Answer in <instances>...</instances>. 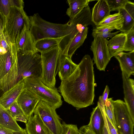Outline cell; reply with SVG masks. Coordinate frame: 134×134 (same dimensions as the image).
Masks as SVG:
<instances>
[{
    "mask_svg": "<svg viewBox=\"0 0 134 134\" xmlns=\"http://www.w3.org/2000/svg\"><path fill=\"white\" fill-rule=\"evenodd\" d=\"M93 60L84 55L73 73L61 81L59 91L64 100L78 110L92 105L95 85Z\"/></svg>",
    "mask_w": 134,
    "mask_h": 134,
    "instance_id": "1",
    "label": "cell"
},
{
    "mask_svg": "<svg viewBox=\"0 0 134 134\" xmlns=\"http://www.w3.org/2000/svg\"><path fill=\"white\" fill-rule=\"evenodd\" d=\"M24 3L11 7L9 13L2 23L5 40L10 48L12 59L17 58L15 43L25 24L30 26V20L24 9Z\"/></svg>",
    "mask_w": 134,
    "mask_h": 134,
    "instance_id": "2",
    "label": "cell"
},
{
    "mask_svg": "<svg viewBox=\"0 0 134 134\" xmlns=\"http://www.w3.org/2000/svg\"><path fill=\"white\" fill-rule=\"evenodd\" d=\"M29 18L30 30L35 41L47 38H63L72 32L74 28L70 20L64 24L52 23L43 19L38 13Z\"/></svg>",
    "mask_w": 134,
    "mask_h": 134,
    "instance_id": "3",
    "label": "cell"
},
{
    "mask_svg": "<svg viewBox=\"0 0 134 134\" xmlns=\"http://www.w3.org/2000/svg\"><path fill=\"white\" fill-rule=\"evenodd\" d=\"M24 81L25 88L56 109L62 105L61 96L57 88L52 89L44 84L38 77H28Z\"/></svg>",
    "mask_w": 134,
    "mask_h": 134,
    "instance_id": "4",
    "label": "cell"
},
{
    "mask_svg": "<svg viewBox=\"0 0 134 134\" xmlns=\"http://www.w3.org/2000/svg\"><path fill=\"white\" fill-rule=\"evenodd\" d=\"M17 82L28 77H38L42 73L41 55L37 53L18 52Z\"/></svg>",
    "mask_w": 134,
    "mask_h": 134,
    "instance_id": "5",
    "label": "cell"
},
{
    "mask_svg": "<svg viewBox=\"0 0 134 134\" xmlns=\"http://www.w3.org/2000/svg\"><path fill=\"white\" fill-rule=\"evenodd\" d=\"M57 46L41 53L42 73L40 79L45 85L52 89L56 88L55 76L58 60L61 53Z\"/></svg>",
    "mask_w": 134,
    "mask_h": 134,
    "instance_id": "6",
    "label": "cell"
},
{
    "mask_svg": "<svg viewBox=\"0 0 134 134\" xmlns=\"http://www.w3.org/2000/svg\"><path fill=\"white\" fill-rule=\"evenodd\" d=\"M55 110L45 102L40 100L36 106L33 113L40 117L53 134H62L63 125Z\"/></svg>",
    "mask_w": 134,
    "mask_h": 134,
    "instance_id": "7",
    "label": "cell"
},
{
    "mask_svg": "<svg viewBox=\"0 0 134 134\" xmlns=\"http://www.w3.org/2000/svg\"><path fill=\"white\" fill-rule=\"evenodd\" d=\"M114 108L116 129L119 134H133L134 122L129 113L126 105L122 100H112Z\"/></svg>",
    "mask_w": 134,
    "mask_h": 134,
    "instance_id": "8",
    "label": "cell"
},
{
    "mask_svg": "<svg viewBox=\"0 0 134 134\" xmlns=\"http://www.w3.org/2000/svg\"><path fill=\"white\" fill-rule=\"evenodd\" d=\"M108 42L107 39L95 37L91 43L90 49L93 53V59L99 71H105L111 58L108 47Z\"/></svg>",
    "mask_w": 134,
    "mask_h": 134,
    "instance_id": "9",
    "label": "cell"
},
{
    "mask_svg": "<svg viewBox=\"0 0 134 134\" xmlns=\"http://www.w3.org/2000/svg\"><path fill=\"white\" fill-rule=\"evenodd\" d=\"M35 40L30 30V26L25 24L15 43L18 52L21 53H37L35 46Z\"/></svg>",
    "mask_w": 134,
    "mask_h": 134,
    "instance_id": "10",
    "label": "cell"
},
{
    "mask_svg": "<svg viewBox=\"0 0 134 134\" xmlns=\"http://www.w3.org/2000/svg\"><path fill=\"white\" fill-rule=\"evenodd\" d=\"M40 99L30 91L25 88L17 99V103L28 120L33 113Z\"/></svg>",
    "mask_w": 134,
    "mask_h": 134,
    "instance_id": "11",
    "label": "cell"
},
{
    "mask_svg": "<svg viewBox=\"0 0 134 134\" xmlns=\"http://www.w3.org/2000/svg\"><path fill=\"white\" fill-rule=\"evenodd\" d=\"M124 99L129 113L134 122V80L122 72Z\"/></svg>",
    "mask_w": 134,
    "mask_h": 134,
    "instance_id": "12",
    "label": "cell"
},
{
    "mask_svg": "<svg viewBox=\"0 0 134 134\" xmlns=\"http://www.w3.org/2000/svg\"><path fill=\"white\" fill-rule=\"evenodd\" d=\"M78 64L74 63L71 59L61 52L58 60L57 74L58 73L60 79L62 81L70 76L74 72Z\"/></svg>",
    "mask_w": 134,
    "mask_h": 134,
    "instance_id": "13",
    "label": "cell"
},
{
    "mask_svg": "<svg viewBox=\"0 0 134 134\" xmlns=\"http://www.w3.org/2000/svg\"><path fill=\"white\" fill-rule=\"evenodd\" d=\"M24 80L18 82L0 97V103L6 109L15 100L25 89Z\"/></svg>",
    "mask_w": 134,
    "mask_h": 134,
    "instance_id": "14",
    "label": "cell"
},
{
    "mask_svg": "<svg viewBox=\"0 0 134 134\" xmlns=\"http://www.w3.org/2000/svg\"><path fill=\"white\" fill-rule=\"evenodd\" d=\"M110 10L107 0H99L92 9L91 13L92 23L96 26L110 15Z\"/></svg>",
    "mask_w": 134,
    "mask_h": 134,
    "instance_id": "15",
    "label": "cell"
},
{
    "mask_svg": "<svg viewBox=\"0 0 134 134\" xmlns=\"http://www.w3.org/2000/svg\"><path fill=\"white\" fill-rule=\"evenodd\" d=\"M122 16L124 22L120 31L127 34L134 27V3L129 1L118 11Z\"/></svg>",
    "mask_w": 134,
    "mask_h": 134,
    "instance_id": "16",
    "label": "cell"
},
{
    "mask_svg": "<svg viewBox=\"0 0 134 134\" xmlns=\"http://www.w3.org/2000/svg\"><path fill=\"white\" fill-rule=\"evenodd\" d=\"M115 57L118 61L122 72L130 77L134 74V51L126 53L122 52Z\"/></svg>",
    "mask_w": 134,
    "mask_h": 134,
    "instance_id": "17",
    "label": "cell"
},
{
    "mask_svg": "<svg viewBox=\"0 0 134 134\" xmlns=\"http://www.w3.org/2000/svg\"><path fill=\"white\" fill-rule=\"evenodd\" d=\"M88 28L85 27L80 30L73 37L67 47L61 54L67 55L70 58L76 50L82 46L87 37Z\"/></svg>",
    "mask_w": 134,
    "mask_h": 134,
    "instance_id": "18",
    "label": "cell"
},
{
    "mask_svg": "<svg viewBox=\"0 0 134 134\" xmlns=\"http://www.w3.org/2000/svg\"><path fill=\"white\" fill-rule=\"evenodd\" d=\"M13 64L8 72L0 80V97L17 82L18 63Z\"/></svg>",
    "mask_w": 134,
    "mask_h": 134,
    "instance_id": "19",
    "label": "cell"
},
{
    "mask_svg": "<svg viewBox=\"0 0 134 134\" xmlns=\"http://www.w3.org/2000/svg\"><path fill=\"white\" fill-rule=\"evenodd\" d=\"M25 124L28 134H49V130L37 115H32Z\"/></svg>",
    "mask_w": 134,
    "mask_h": 134,
    "instance_id": "20",
    "label": "cell"
},
{
    "mask_svg": "<svg viewBox=\"0 0 134 134\" xmlns=\"http://www.w3.org/2000/svg\"><path fill=\"white\" fill-rule=\"evenodd\" d=\"M126 39V34L121 32L108 41V47L111 58L123 52Z\"/></svg>",
    "mask_w": 134,
    "mask_h": 134,
    "instance_id": "21",
    "label": "cell"
},
{
    "mask_svg": "<svg viewBox=\"0 0 134 134\" xmlns=\"http://www.w3.org/2000/svg\"><path fill=\"white\" fill-rule=\"evenodd\" d=\"M104 122L101 110L98 105L93 108L88 124L96 134H102Z\"/></svg>",
    "mask_w": 134,
    "mask_h": 134,
    "instance_id": "22",
    "label": "cell"
},
{
    "mask_svg": "<svg viewBox=\"0 0 134 134\" xmlns=\"http://www.w3.org/2000/svg\"><path fill=\"white\" fill-rule=\"evenodd\" d=\"M0 125L12 131L21 130L20 127L7 109L0 103Z\"/></svg>",
    "mask_w": 134,
    "mask_h": 134,
    "instance_id": "23",
    "label": "cell"
},
{
    "mask_svg": "<svg viewBox=\"0 0 134 134\" xmlns=\"http://www.w3.org/2000/svg\"><path fill=\"white\" fill-rule=\"evenodd\" d=\"M94 0H68L69 8L66 12L67 15L72 20L82 10L88 5L89 3Z\"/></svg>",
    "mask_w": 134,
    "mask_h": 134,
    "instance_id": "24",
    "label": "cell"
},
{
    "mask_svg": "<svg viewBox=\"0 0 134 134\" xmlns=\"http://www.w3.org/2000/svg\"><path fill=\"white\" fill-rule=\"evenodd\" d=\"M63 38H47L38 40L35 41V48L40 53L47 51L58 46Z\"/></svg>",
    "mask_w": 134,
    "mask_h": 134,
    "instance_id": "25",
    "label": "cell"
},
{
    "mask_svg": "<svg viewBox=\"0 0 134 134\" xmlns=\"http://www.w3.org/2000/svg\"><path fill=\"white\" fill-rule=\"evenodd\" d=\"M124 20L121 15L119 12L110 15L99 24L98 27H112L120 31L122 28Z\"/></svg>",
    "mask_w": 134,
    "mask_h": 134,
    "instance_id": "26",
    "label": "cell"
},
{
    "mask_svg": "<svg viewBox=\"0 0 134 134\" xmlns=\"http://www.w3.org/2000/svg\"><path fill=\"white\" fill-rule=\"evenodd\" d=\"M12 65L10 51L4 54H0V80L9 71Z\"/></svg>",
    "mask_w": 134,
    "mask_h": 134,
    "instance_id": "27",
    "label": "cell"
},
{
    "mask_svg": "<svg viewBox=\"0 0 134 134\" xmlns=\"http://www.w3.org/2000/svg\"><path fill=\"white\" fill-rule=\"evenodd\" d=\"M24 2L22 0H0V18L2 23L4 22L8 14L11 7L18 6Z\"/></svg>",
    "mask_w": 134,
    "mask_h": 134,
    "instance_id": "28",
    "label": "cell"
},
{
    "mask_svg": "<svg viewBox=\"0 0 134 134\" xmlns=\"http://www.w3.org/2000/svg\"><path fill=\"white\" fill-rule=\"evenodd\" d=\"M7 109L16 121H21L25 123L27 122L26 117L19 106L17 100L14 101Z\"/></svg>",
    "mask_w": 134,
    "mask_h": 134,
    "instance_id": "29",
    "label": "cell"
},
{
    "mask_svg": "<svg viewBox=\"0 0 134 134\" xmlns=\"http://www.w3.org/2000/svg\"><path fill=\"white\" fill-rule=\"evenodd\" d=\"M112 98H108L105 105V114L114 126L116 129L115 118L114 108L112 103Z\"/></svg>",
    "mask_w": 134,
    "mask_h": 134,
    "instance_id": "30",
    "label": "cell"
},
{
    "mask_svg": "<svg viewBox=\"0 0 134 134\" xmlns=\"http://www.w3.org/2000/svg\"><path fill=\"white\" fill-rule=\"evenodd\" d=\"M126 34V39L123 51H134V27Z\"/></svg>",
    "mask_w": 134,
    "mask_h": 134,
    "instance_id": "31",
    "label": "cell"
},
{
    "mask_svg": "<svg viewBox=\"0 0 134 134\" xmlns=\"http://www.w3.org/2000/svg\"><path fill=\"white\" fill-rule=\"evenodd\" d=\"M111 11H118L124 8L129 1L128 0H107Z\"/></svg>",
    "mask_w": 134,
    "mask_h": 134,
    "instance_id": "32",
    "label": "cell"
},
{
    "mask_svg": "<svg viewBox=\"0 0 134 134\" xmlns=\"http://www.w3.org/2000/svg\"><path fill=\"white\" fill-rule=\"evenodd\" d=\"M62 123L63 127L62 134H79V129L76 125L67 124L64 121Z\"/></svg>",
    "mask_w": 134,
    "mask_h": 134,
    "instance_id": "33",
    "label": "cell"
},
{
    "mask_svg": "<svg viewBox=\"0 0 134 134\" xmlns=\"http://www.w3.org/2000/svg\"><path fill=\"white\" fill-rule=\"evenodd\" d=\"M120 31L119 30L113 32H107L92 33V35L93 38L95 37H99L107 39L108 37L111 38L115 35L118 34Z\"/></svg>",
    "mask_w": 134,
    "mask_h": 134,
    "instance_id": "34",
    "label": "cell"
},
{
    "mask_svg": "<svg viewBox=\"0 0 134 134\" xmlns=\"http://www.w3.org/2000/svg\"><path fill=\"white\" fill-rule=\"evenodd\" d=\"M79 134H96L88 125H83L79 129Z\"/></svg>",
    "mask_w": 134,
    "mask_h": 134,
    "instance_id": "35",
    "label": "cell"
},
{
    "mask_svg": "<svg viewBox=\"0 0 134 134\" xmlns=\"http://www.w3.org/2000/svg\"><path fill=\"white\" fill-rule=\"evenodd\" d=\"M115 29L112 27H96L92 30V33L111 32Z\"/></svg>",
    "mask_w": 134,
    "mask_h": 134,
    "instance_id": "36",
    "label": "cell"
},
{
    "mask_svg": "<svg viewBox=\"0 0 134 134\" xmlns=\"http://www.w3.org/2000/svg\"><path fill=\"white\" fill-rule=\"evenodd\" d=\"M100 108L101 110L103 116L104 122L102 134H110L106 118L105 108Z\"/></svg>",
    "mask_w": 134,
    "mask_h": 134,
    "instance_id": "37",
    "label": "cell"
},
{
    "mask_svg": "<svg viewBox=\"0 0 134 134\" xmlns=\"http://www.w3.org/2000/svg\"><path fill=\"white\" fill-rule=\"evenodd\" d=\"M0 134H13L12 131L0 125Z\"/></svg>",
    "mask_w": 134,
    "mask_h": 134,
    "instance_id": "38",
    "label": "cell"
},
{
    "mask_svg": "<svg viewBox=\"0 0 134 134\" xmlns=\"http://www.w3.org/2000/svg\"><path fill=\"white\" fill-rule=\"evenodd\" d=\"M12 132L13 134H28L25 129L17 131H12Z\"/></svg>",
    "mask_w": 134,
    "mask_h": 134,
    "instance_id": "39",
    "label": "cell"
},
{
    "mask_svg": "<svg viewBox=\"0 0 134 134\" xmlns=\"http://www.w3.org/2000/svg\"><path fill=\"white\" fill-rule=\"evenodd\" d=\"M49 134H53L50 131H49Z\"/></svg>",
    "mask_w": 134,
    "mask_h": 134,
    "instance_id": "40",
    "label": "cell"
}]
</instances>
